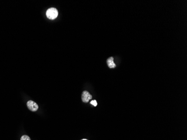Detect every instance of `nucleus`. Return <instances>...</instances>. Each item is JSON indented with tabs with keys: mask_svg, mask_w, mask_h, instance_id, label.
<instances>
[{
	"mask_svg": "<svg viewBox=\"0 0 187 140\" xmlns=\"http://www.w3.org/2000/svg\"><path fill=\"white\" fill-rule=\"evenodd\" d=\"M26 105L30 111L32 112H35L38 109V104L32 100H29L27 101Z\"/></svg>",
	"mask_w": 187,
	"mask_h": 140,
	"instance_id": "nucleus-2",
	"label": "nucleus"
},
{
	"mask_svg": "<svg viewBox=\"0 0 187 140\" xmlns=\"http://www.w3.org/2000/svg\"><path fill=\"white\" fill-rule=\"evenodd\" d=\"M92 99V95L87 91H84L82 94V100L84 103H87Z\"/></svg>",
	"mask_w": 187,
	"mask_h": 140,
	"instance_id": "nucleus-3",
	"label": "nucleus"
},
{
	"mask_svg": "<svg viewBox=\"0 0 187 140\" xmlns=\"http://www.w3.org/2000/svg\"><path fill=\"white\" fill-rule=\"evenodd\" d=\"M91 104H92V105H93L94 106H96L97 105V101H96L95 100H92L91 101Z\"/></svg>",
	"mask_w": 187,
	"mask_h": 140,
	"instance_id": "nucleus-6",
	"label": "nucleus"
},
{
	"mask_svg": "<svg viewBox=\"0 0 187 140\" xmlns=\"http://www.w3.org/2000/svg\"><path fill=\"white\" fill-rule=\"evenodd\" d=\"M21 140H31L30 138V137L27 136V135H24L21 137Z\"/></svg>",
	"mask_w": 187,
	"mask_h": 140,
	"instance_id": "nucleus-5",
	"label": "nucleus"
},
{
	"mask_svg": "<svg viewBox=\"0 0 187 140\" xmlns=\"http://www.w3.org/2000/svg\"><path fill=\"white\" fill-rule=\"evenodd\" d=\"M58 12L56 8H51L49 9L46 12V15L49 19L51 20H54L58 16Z\"/></svg>",
	"mask_w": 187,
	"mask_h": 140,
	"instance_id": "nucleus-1",
	"label": "nucleus"
},
{
	"mask_svg": "<svg viewBox=\"0 0 187 140\" xmlns=\"http://www.w3.org/2000/svg\"><path fill=\"white\" fill-rule=\"evenodd\" d=\"M82 140H87V139H82Z\"/></svg>",
	"mask_w": 187,
	"mask_h": 140,
	"instance_id": "nucleus-7",
	"label": "nucleus"
},
{
	"mask_svg": "<svg viewBox=\"0 0 187 140\" xmlns=\"http://www.w3.org/2000/svg\"><path fill=\"white\" fill-rule=\"evenodd\" d=\"M107 64H108V67L110 68H114L116 67V65L114 62V58L112 57H110L107 59Z\"/></svg>",
	"mask_w": 187,
	"mask_h": 140,
	"instance_id": "nucleus-4",
	"label": "nucleus"
}]
</instances>
